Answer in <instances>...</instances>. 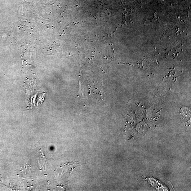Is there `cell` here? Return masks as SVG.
I'll use <instances>...</instances> for the list:
<instances>
[{
  "label": "cell",
  "mask_w": 191,
  "mask_h": 191,
  "mask_svg": "<svg viewBox=\"0 0 191 191\" xmlns=\"http://www.w3.org/2000/svg\"><path fill=\"white\" fill-rule=\"evenodd\" d=\"M38 162L41 170H46V165L47 163V160L44 154V153L41 148L40 150L38 158Z\"/></svg>",
  "instance_id": "cell-1"
}]
</instances>
